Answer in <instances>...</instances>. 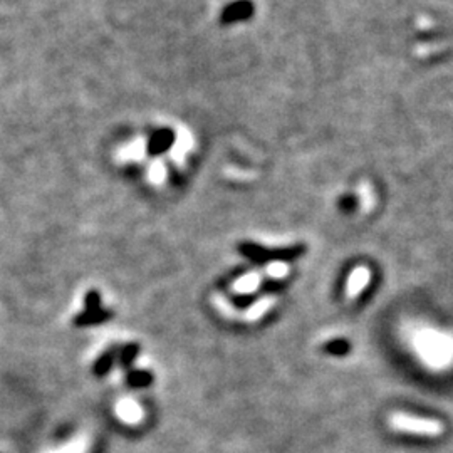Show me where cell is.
<instances>
[{
  "mask_svg": "<svg viewBox=\"0 0 453 453\" xmlns=\"http://www.w3.org/2000/svg\"><path fill=\"white\" fill-rule=\"evenodd\" d=\"M388 425L398 433L415 435V437L423 438L442 437L443 430H445L442 421L437 418H427V416L405 413V411H396V413L389 415Z\"/></svg>",
  "mask_w": 453,
  "mask_h": 453,
  "instance_id": "6da1fadb",
  "label": "cell"
},
{
  "mask_svg": "<svg viewBox=\"0 0 453 453\" xmlns=\"http://www.w3.org/2000/svg\"><path fill=\"white\" fill-rule=\"evenodd\" d=\"M239 252L245 259L252 260L254 264H272V262H293L306 252V245L295 244L290 247H279V249H266V247L254 244V242H240Z\"/></svg>",
  "mask_w": 453,
  "mask_h": 453,
  "instance_id": "7a4b0ae2",
  "label": "cell"
},
{
  "mask_svg": "<svg viewBox=\"0 0 453 453\" xmlns=\"http://www.w3.org/2000/svg\"><path fill=\"white\" fill-rule=\"evenodd\" d=\"M254 12V6L250 0H239L228 6L225 11L222 12V22L223 24H232V22L249 19Z\"/></svg>",
  "mask_w": 453,
  "mask_h": 453,
  "instance_id": "3957f363",
  "label": "cell"
},
{
  "mask_svg": "<svg viewBox=\"0 0 453 453\" xmlns=\"http://www.w3.org/2000/svg\"><path fill=\"white\" fill-rule=\"evenodd\" d=\"M371 281V272L367 267H356L351 272L348 279V286H346V294L348 298H356L358 294H361L363 290L366 289L367 284Z\"/></svg>",
  "mask_w": 453,
  "mask_h": 453,
  "instance_id": "277c9868",
  "label": "cell"
},
{
  "mask_svg": "<svg viewBox=\"0 0 453 453\" xmlns=\"http://www.w3.org/2000/svg\"><path fill=\"white\" fill-rule=\"evenodd\" d=\"M173 143H175V133L172 129H160V131H156L153 134V138H151L150 145H148V151H150L151 155H160L163 153V151L170 150Z\"/></svg>",
  "mask_w": 453,
  "mask_h": 453,
  "instance_id": "5b68a950",
  "label": "cell"
},
{
  "mask_svg": "<svg viewBox=\"0 0 453 453\" xmlns=\"http://www.w3.org/2000/svg\"><path fill=\"white\" fill-rule=\"evenodd\" d=\"M113 317V312L106 309H96V311H84L74 317V324L79 327H88L94 324H101Z\"/></svg>",
  "mask_w": 453,
  "mask_h": 453,
  "instance_id": "8992f818",
  "label": "cell"
},
{
  "mask_svg": "<svg viewBox=\"0 0 453 453\" xmlns=\"http://www.w3.org/2000/svg\"><path fill=\"white\" fill-rule=\"evenodd\" d=\"M116 360H118V349L116 348L107 349V351L102 353L101 356L96 360V363H94L93 373L96 376H100V378H102V376H106L107 373H110Z\"/></svg>",
  "mask_w": 453,
  "mask_h": 453,
  "instance_id": "52a82bcc",
  "label": "cell"
},
{
  "mask_svg": "<svg viewBox=\"0 0 453 453\" xmlns=\"http://www.w3.org/2000/svg\"><path fill=\"white\" fill-rule=\"evenodd\" d=\"M127 383L131 388H146L153 383V373L146 370H131L127 375Z\"/></svg>",
  "mask_w": 453,
  "mask_h": 453,
  "instance_id": "ba28073f",
  "label": "cell"
},
{
  "mask_svg": "<svg viewBox=\"0 0 453 453\" xmlns=\"http://www.w3.org/2000/svg\"><path fill=\"white\" fill-rule=\"evenodd\" d=\"M140 354V344L128 343L123 348L118 349V361L123 367H129Z\"/></svg>",
  "mask_w": 453,
  "mask_h": 453,
  "instance_id": "9c48e42d",
  "label": "cell"
},
{
  "mask_svg": "<svg viewBox=\"0 0 453 453\" xmlns=\"http://www.w3.org/2000/svg\"><path fill=\"white\" fill-rule=\"evenodd\" d=\"M286 287V284L282 281H273V279H269L266 282H262V284H260L257 287V290H254L255 294L259 295H262V294H271V293H279V290H282Z\"/></svg>",
  "mask_w": 453,
  "mask_h": 453,
  "instance_id": "30bf717a",
  "label": "cell"
},
{
  "mask_svg": "<svg viewBox=\"0 0 453 453\" xmlns=\"http://www.w3.org/2000/svg\"><path fill=\"white\" fill-rule=\"evenodd\" d=\"M259 299V295L255 293H247V294H239V295H233L232 298V302L233 306L239 307V309H245L249 306H252L255 300Z\"/></svg>",
  "mask_w": 453,
  "mask_h": 453,
  "instance_id": "8fae6325",
  "label": "cell"
},
{
  "mask_svg": "<svg viewBox=\"0 0 453 453\" xmlns=\"http://www.w3.org/2000/svg\"><path fill=\"white\" fill-rule=\"evenodd\" d=\"M84 307H86V311L101 309V294L98 293V290H89V293L84 295Z\"/></svg>",
  "mask_w": 453,
  "mask_h": 453,
  "instance_id": "7c38bea8",
  "label": "cell"
},
{
  "mask_svg": "<svg viewBox=\"0 0 453 453\" xmlns=\"http://www.w3.org/2000/svg\"><path fill=\"white\" fill-rule=\"evenodd\" d=\"M348 348V343L344 339H334L324 344V351L331 354H346Z\"/></svg>",
  "mask_w": 453,
  "mask_h": 453,
  "instance_id": "4fadbf2b",
  "label": "cell"
},
{
  "mask_svg": "<svg viewBox=\"0 0 453 453\" xmlns=\"http://www.w3.org/2000/svg\"><path fill=\"white\" fill-rule=\"evenodd\" d=\"M150 177L153 178L155 182H160L161 178H165V168L161 167V165H156V167L151 168V172H150Z\"/></svg>",
  "mask_w": 453,
  "mask_h": 453,
  "instance_id": "5bb4252c",
  "label": "cell"
}]
</instances>
